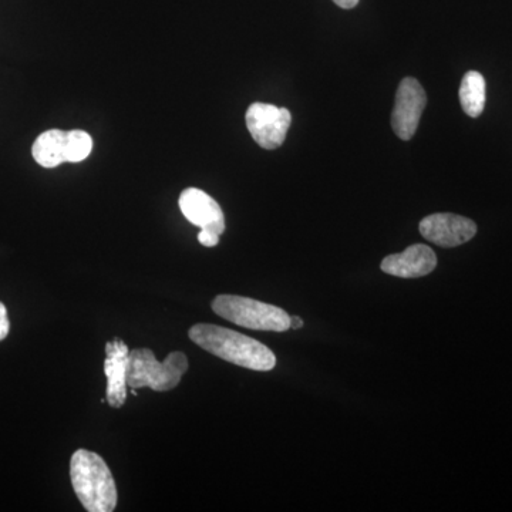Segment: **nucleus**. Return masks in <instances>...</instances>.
I'll return each mask as SVG.
<instances>
[{"label":"nucleus","mask_w":512,"mask_h":512,"mask_svg":"<svg viewBox=\"0 0 512 512\" xmlns=\"http://www.w3.org/2000/svg\"><path fill=\"white\" fill-rule=\"evenodd\" d=\"M190 339L212 355L245 369L269 372L276 366V357L271 349L231 329L198 323L190 329Z\"/></svg>","instance_id":"f257e3e1"},{"label":"nucleus","mask_w":512,"mask_h":512,"mask_svg":"<svg viewBox=\"0 0 512 512\" xmlns=\"http://www.w3.org/2000/svg\"><path fill=\"white\" fill-rule=\"evenodd\" d=\"M74 493L89 512L116 510L117 488L109 466L93 451L77 450L70 461Z\"/></svg>","instance_id":"f03ea898"},{"label":"nucleus","mask_w":512,"mask_h":512,"mask_svg":"<svg viewBox=\"0 0 512 512\" xmlns=\"http://www.w3.org/2000/svg\"><path fill=\"white\" fill-rule=\"evenodd\" d=\"M187 370L188 359L183 352L170 353L160 363L153 350L134 349L128 355L127 386L136 390L150 387L154 392H168L180 384Z\"/></svg>","instance_id":"7ed1b4c3"},{"label":"nucleus","mask_w":512,"mask_h":512,"mask_svg":"<svg viewBox=\"0 0 512 512\" xmlns=\"http://www.w3.org/2000/svg\"><path fill=\"white\" fill-rule=\"evenodd\" d=\"M212 311L242 328L279 333L291 329V316L284 309L244 296H217L212 302Z\"/></svg>","instance_id":"20e7f679"},{"label":"nucleus","mask_w":512,"mask_h":512,"mask_svg":"<svg viewBox=\"0 0 512 512\" xmlns=\"http://www.w3.org/2000/svg\"><path fill=\"white\" fill-rule=\"evenodd\" d=\"M245 119L256 144L265 150L281 147L292 123L291 111L265 103L251 104Z\"/></svg>","instance_id":"39448f33"},{"label":"nucleus","mask_w":512,"mask_h":512,"mask_svg":"<svg viewBox=\"0 0 512 512\" xmlns=\"http://www.w3.org/2000/svg\"><path fill=\"white\" fill-rule=\"evenodd\" d=\"M427 104L426 92L413 77H406L400 83L396 104L392 113V127L400 140H412L419 128L421 114Z\"/></svg>","instance_id":"423d86ee"},{"label":"nucleus","mask_w":512,"mask_h":512,"mask_svg":"<svg viewBox=\"0 0 512 512\" xmlns=\"http://www.w3.org/2000/svg\"><path fill=\"white\" fill-rule=\"evenodd\" d=\"M420 232L427 241L441 248L466 244L477 234L476 222L456 214H433L420 222Z\"/></svg>","instance_id":"0eeeda50"},{"label":"nucleus","mask_w":512,"mask_h":512,"mask_svg":"<svg viewBox=\"0 0 512 512\" xmlns=\"http://www.w3.org/2000/svg\"><path fill=\"white\" fill-rule=\"evenodd\" d=\"M181 212L191 224L207 231L215 232L221 235L225 231V217L220 204L210 197L207 192L198 190V188H187L181 192L180 200Z\"/></svg>","instance_id":"6e6552de"},{"label":"nucleus","mask_w":512,"mask_h":512,"mask_svg":"<svg viewBox=\"0 0 512 512\" xmlns=\"http://www.w3.org/2000/svg\"><path fill=\"white\" fill-rule=\"evenodd\" d=\"M436 266L437 256L433 249L416 244L400 254L386 256L382 262V271L397 278L412 279L431 274Z\"/></svg>","instance_id":"1a4fd4ad"},{"label":"nucleus","mask_w":512,"mask_h":512,"mask_svg":"<svg viewBox=\"0 0 512 512\" xmlns=\"http://www.w3.org/2000/svg\"><path fill=\"white\" fill-rule=\"evenodd\" d=\"M130 350L123 340L114 339L106 345L104 373L107 377V397L110 407L120 409L127 399V363Z\"/></svg>","instance_id":"9d476101"},{"label":"nucleus","mask_w":512,"mask_h":512,"mask_svg":"<svg viewBox=\"0 0 512 512\" xmlns=\"http://www.w3.org/2000/svg\"><path fill=\"white\" fill-rule=\"evenodd\" d=\"M67 133L69 131L53 128L40 134L32 147V156L36 163L45 168H55L67 163Z\"/></svg>","instance_id":"9b49d317"},{"label":"nucleus","mask_w":512,"mask_h":512,"mask_svg":"<svg viewBox=\"0 0 512 512\" xmlns=\"http://www.w3.org/2000/svg\"><path fill=\"white\" fill-rule=\"evenodd\" d=\"M460 103L467 116L480 117L485 107V80L483 74L467 72L460 86Z\"/></svg>","instance_id":"f8f14e48"},{"label":"nucleus","mask_w":512,"mask_h":512,"mask_svg":"<svg viewBox=\"0 0 512 512\" xmlns=\"http://www.w3.org/2000/svg\"><path fill=\"white\" fill-rule=\"evenodd\" d=\"M93 150V138L83 130L67 133V163H80L90 156Z\"/></svg>","instance_id":"ddd939ff"},{"label":"nucleus","mask_w":512,"mask_h":512,"mask_svg":"<svg viewBox=\"0 0 512 512\" xmlns=\"http://www.w3.org/2000/svg\"><path fill=\"white\" fill-rule=\"evenodd\" d=\"M198 241H200V244L204 245V247H217L218 242H220V235L212 231H207V229H201L200 234H198Z\"/></svg>","instance_id":"4468645a"},{"label":"nucleus","mask_w":512,"mask_h":512,"mask_svg":"<svg viewBox=\"0 0 512 512\" xmlns=\"http://www.w3.org/2000/svg\"><path fill=\"white\" fill-rule=\"evenodd\" d=\"M10 330V322L8 318V311H6V306L0 302V342L8 338Z\"/></svg>","instance_id":"2eb2a0df"},{"label":"nucleus","mask_w":512,"mask_h":512,"mask_svg":"<svg viewBox=\"0 0 512 512\" xmlns=\"http://www.w3.org/2000/svg\"><path fill=\"white\" fill-rule=\"evenodd\" d=\"M333 2H335L336 5L339 6V8L353 9L356 8L357 3H359V0H333Z\"/></svg>","instance_id":"dca6fc26"},{"label":"nucleus","mask_w":512,"mask_h":512,"mask_svg":"<svg viewBox=\"0 0 512 512\" xmlns=\"http://www.w3.org/2000/svg\"><path fill=\"white\" fill-rule=\"evenodd\" d=\"M291 328L292 329L303 328V320L301 318H298V316H293V318H291Z\"/></svg>","instance_id":"f3484780"}]
</instances>
